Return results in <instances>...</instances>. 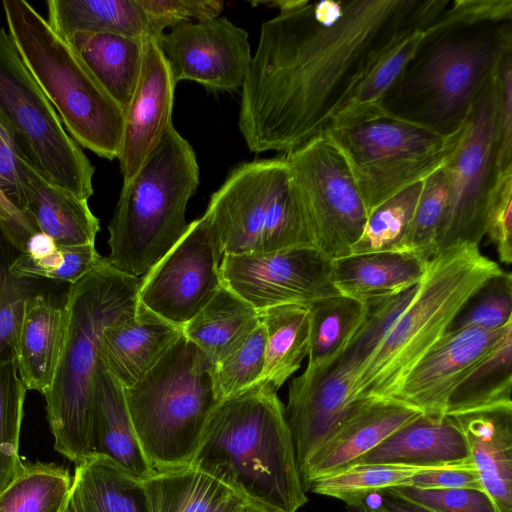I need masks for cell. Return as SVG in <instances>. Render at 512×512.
Wrapping results in <instances>:
<instances>
[{
  "label": "cell",
  "mask_w": 512,
  "mask_h": 512,
  "mask_svg": "<svg viewBox=\"0 0 512 512\" xmlns=\"http://www.w3.org/2000/svg\"><path fill=\"white\" fill-rule=\"evenodd\" d=\"M437 38L403 82L411 106L405 118L442 134L458 129L502 53L512 46L510 24L480 33Z\"/></svg>",
  "instance_id": "11"
},
{
  "label": "cell",
  "mask_w": 512,
  "mask_h": 512,
  "mask_svg": "<svg viewBox=\"0 0 512 512\" xmlns=\"http://www.w3.org/2000/svg\"><path fill=\"white\" fill-rule=\"evenodd\" d=\"M309 310L307 369L323 368L336 359L365 314V304L337 295L316 300Z\"/></svg>",
  "instance_id": "36"
},
{
  "label": "cell",
  "mask_w": 512,
  "mask_h": 512,
  "mask_svg": "<svg viewBox=\"0 0 512 512\" xmlns=\"http://www.w3.org/2000/svg\"><path fill=\"white\" fill-rule=\"evenodd\" d=\"M451 417L465 436L484 491L498 512H512V407Z\"/></svg>",
  "instance_id": "23"
},
{
  "label": "cell",
  "mask_w": 512,
  "mask_h": 512,
  "mask_svg": "<svg viewBox=\"0 0 512 512\" xmlns=\"http://www.w3.org/2000/svg\"><path fill=\"white\" fill-rule=\"evenodd\" d=\"M239 512H271L264 507L247 502Z\"/></svg>",
  "instance_id": "58"
},
{
  "label": "cell",
  "mask_w": 512,
  "mask_h": 512,
  "mask_svg": "<svg viewBox=\"0 0 512 512\" xmlns=\"http://www.w3.org/2000/svg\"><path fill=\"white\" fill-rule=\"evenodd\" d=\"M139 3L160 36L166 28L190 19L203 21L220 17L224 6L217 0H139Z\"/></svg>",
  "instance_id": "50"
},
{
  "label": "cell",
  "mask_w": 512,
  "mask_h": 512,
  "mask_svg": "<svg viewBox=\"0 0 512 512\" xmlns=\"http://www.w3.org/2000/svg\"><path fill=\"white\" fill-rule=\"evenodd\" d=\"M497 147V98L492 74L468 112L455 150L443 164L448 190L437 234V253L461 244L479 245L485 236L487 213L504 175L499 172Z\"/></svg>",
  "instance_id": "12"
},
{
  "label": "cell",
  "mask_w": 512,
  "mask_h": 512,
  "mask_svg": "<svg viewBox=\"0 0 512 512\" xmlns=\"http://www.w3.org/2000/svg\"><path fill=\"white\" fill-rule=\"evenodd\" d=\"M383 503L391 512H435L382 491Z\"/></svg>",
  "instance_id": "57"
},
{
  "label": "cell",
  "mask_w": 512,
  "mask_h": 512,
  "mask_svg": "<svg viewBox=\"0 0 512 512\" xmlns=\"http://www.w3.org/2000/svg\"><path fill=\"white\" fill-rule=\"evenodd\" d=\"M11 36L24 64L80 146L113 160L118 157L124 111L64 39L25 0H4Z\"/></svg>",
  "instance_id": "6"
},
{
  "label": "cell",
  "mask_w": 512,
  "mask_h": 512,
  "mask_svg": "<svg viewBox=\"0 0 512 512\" xmlns=\"http://www.w3.org/2000/svg\"><path fill=\"white\" fill-rule=\"evenodd\" d=\"M19 252L0 227V363L15 359V340L23 306L35 293L32 280L11 273V264Z\"/></svg>",
  "instance_id": "46"
},
{
  "label": "cell",
  "mask_w": 512,
  "mask_h": 512,
  "mask_svg": "<svg viewBox=\"0 0 512 512\" xmlns=\"http://www.w3.org/2000/svg\"><path fill=\"white\" fill-rule=\"evenodd\" d=\"M355 374L334 365L305 369L289 385L285 414L300 472L363 400L353 392Z\"/></svg>",
  "instance_id": "18"
},
{
  "label": "cell",
  "mask_w": 512,
  "mask_h": 512,
  "mask_svg": "<svg viewBox=\"0 0 512 512\" xmlns=\"http://www.w3.org/2000/svg\"><path fill=\"white\" fill-rule=\"evenodd\" d=\"M211 364L183 334L134 385L123 388L133 427L154 471L191 464L218 403Z\"/></svg>",
  "instance_id": "7"
},
{
  "label": "cell",
  "mask_w": 512,
  "mask_h": 512,
  "mask_svg": "<svg viewBox=\"0 0 512 512\" xmlns=\"http://www.w3.org/2000/svg\"><path fill=\"white\" fill-rule=\"evenodd\" d=\"M70 493L79 512H150L142 480L100 455L75 465Z\"/></svg>",
  "instance_id": "30"
},
{
  "label": "cell",
  "mask_w": 512,
  "mask_h": 512,
  "mask_svg": "<svg viewBox=\"0 0 512 512\" xmlns=\"http://www.w3.org/2000/svg\"><path fill=\"white\" fill-rule=\"evenodd\" d=\"M140 278L101 262L69 285L60 356L49 390L43 395L54 449L75 465L90 455L94 387L100 370L104 329L134 314Z\"/></svg>",
  "instance_id": "3"
},
{
  "label": "cell",
  "mask_w": 512,
  "mask_h": 512,
  "mask_svg": "<svg viewBox=\"0 0 512 512\" xmlns=\"http://www.w3.org/2000/svg\"><path fill=\"white\" fill-rule=\"evenodd\" d=\"M71 486L65 466L24 461L21 471L0 492V512H61Z\"/></svg>",
  "instance_id": "37"
},
{
  "label": "cell",
  "mask_w": 512,
  "mask_h": 512,
  "mask_svg": "<svg viewBox=\"0 0 512 512\" xmlns=\"http://www.w3.org/2000/svg\"><path fill=\"white\" fill-rule=\"evenodd\" d=\"M64 302L35 292L24 303L16 334L14 357L27 390L44 395L50 388L61 352Z\"/></svg>",
  "instance_id": "25"
},
{
  "label": "cell",
  "mask_w": 512,
  "mask_h": 512,
  "mask_svg": "<svg viewBox=\"0 0 512 512\" xmlns=\"http://www.w3.org/2000/svg\"><path fill=\"white\" fill-rule=\"evenodd\" d=\"M471 463L465 436L451 416L434 419L422 415L397 430L351 466L402 464L452 467Z\"/></svg>",
  "instance_id": "24"
},
{
  "label": "cell",
  "mask_w": 512,
  "mask_h": 512,
  "mask_svg": "<svg viewBox=\"0 0 512 512\" xmlns=\"http://www.w3.org/2000/svg\"><path fill=\"white\" fill-rule=\"evenodd\" d=\"M258 312L265 331L264 369L260 380L276 390L295 373L308 354L307 305L288 304Z\"/></svg>",
  "instance_id": "33"
},
{
  "label": "cell",
  "mask_w": 512,
  "mask_h": 512,
  "mask_svg": "<svg viewBox=\"0 0 512 512\" xmlns=\"http://www.w3.org/2000/svg\"><path fill=\"white\" fill-rule=\"evenodd\" d=\"M21 213L37 232L61 245L95 244L100 229L88 200L53 185L35 168L19 159Z\"/></svg>",
  "instance_id": "22"
},
{
  "label": "cell",
  "mask_w": 512,
  "mask_h": 512,
  "mask_svg": "<svg viewBox=\"0 0 512 512\" xmlns=\"http://www.w3.org/2000/svg\"><path fill=\"white\" fill-rule=\"evenodd\" d=\"M26 391L15 359L0 363V492L22 469L19 442Z\"/></svg>",
  "instance_id": "41"
},
{
  "label": "cell",
  "mask_w": 512,
  "mask_h": 512,
  "mask_svg": "<svg viewBox=\"0 0 512 512\" xmlns=\"http://www.w3.org/2000/svg\"><path fill=\"white\" fill-rule=\"evenodd\" d=\"M406 486L421 489L469 488L484 491L474 464L428 470L415 475Z\"/></svg>",
  "instance_id": "53"
},
{
  "label": "cell",
  "mask_w": 512,
  "mask_h": 512,
  "mask_svg": "<svg viewBox=\"0 0 512 512\" xmlns=\"http://www.w3.org/2000/svg\"><path fill=\"white\" fill-rule=\"evenodd\" d=\"M425 37V29H416L385 51L336 114L330 129L391 115L384 99L416 57Z\"/></svg>",
  "instance_id": "32"
},
{
  "label": "cell",
  "mask_w": 512,
  "mask_h": 512,
  "mask_svg": "<svg viewBox=\"0 0 512 512\" xmlns=\"http://www.w3.org/2000/svg\"><path fill=\"white\" fill-rule=\"evenodd\" d=\"M258 324V312L222 284L210 301L182 326V334L214 365L239 347Z\"/></svg>",
  "instance_id": "31"
},
{
  "label": "cell",
  "mask_w": 512,
  "mask_h": 512,
  "mask_svg": "<svg viewBox=\"0 0 512 512\" xmlns=\"http://www.w3.org/2000/svg\"><path fill=\"white\" fill-rule=\"evenodd\" d=\"M353 512H391L383 503V494L371 492L345 503Z\"/></svg>",
  "instance_id": "55"
},
{
  "label": "cell",
  "mask_w": 512,
  "mask_h": 512,
  "mask_svg": "<svg viewBox=\"0 0 512 512\" xmlns=\"http://www.w3.org/2000/svg\"><path fill=\"white\" fill-rule=\"evenodd\" d=\"M448 3L280 1L241 87L238 127L249 150L285 154L324 135L384 52Z\"/></svg>",
  "instance_id": "1"
},
{
  "label": "cell",
  "mask_w": 512,
  "mask_h": 512,
  "mask_svg": "<svg viewBox=\"0 0 512 512\" xmlns=\"http://www.w3.org/2000/svg\"><path fill=\"white\" fill-rule=\"evenodd\" d=\"M175 86L159 40L144 39L140 76L124 112L123 134L117 157L123 182L133 177L173 125Z\"/></svg>",
  "instance_id": "19"
},
{
  "label": "cell",
  "mask_w": 512,
  "mask_h": 512,
  "mask_svg": "<svg viewBox=\"0 0 512 512\" xmlns=\"http://www.w3.org/2000/svg\"><path fill=\"white\" fill-rule=\"evenodd\" d=\"M264 348L265 331L259 322L239 347L211 365L210 376L218 402L241 392L261 379L264 369Z\"/></svg>",
  "instance_id": "44"
},
{
  "label": "cell",
  "mask_w": 512,
  "mask_h": 512,
  "mask_svg": "<svg viewBox=\"0 0 512 512\" xmlns=\"http://www.w3.org/2000/svg\"><path fill=\"white\" fill-rule=\"evenodd\" d=\"M418 286L419 284L396 295L365 303V314L361 323L342 352L330 364L354 373L356 378L357 373L412 302Z\"/></svg>",
  "instance_id": "38"
},
{
  "label": "cell",
  "mask_w": 512,
  "mask_h": 512,
  "mask_svg": "<svg viewBox=\"0 0 512 512\" xmlns=\"http://www.w3.org/2000/svg\"><path fill=\"white\" fill-rule=\"evenodd\" d=\"M443 165L422 181V190L402 250L428 263L437 254V234L447 203Z\"/></svg>",
  "instance_id": "43"
},
{
  "label": "cell",
  "mask_w": 512,
  "mask_h": 512,
  "mask_svg": "<svg viewBox=\"0 0 512 512\" xmlns=\"http://www.w3.org/2000/svg\"><path fill=\"white\" fill-rule=\"evenodd\" d=\"M384 492L435 512H498L488 494L478 489L397 486Z\"/></svg>",
  "instance_id": "47"
},
{
  "label": "cell",
  "mask_w": 512,
  "mask_h": 512,
  "mask_svg": "<svg viewBox=\"0 0 512 512\" xmlns=\"http://www.w3.org/2000/svg\"><path fill=\"white\" fill-rule=\"evenodd\" d=\"M159 45L176 83L194 81L211 91L241 88L252 59L246 30L224 17L181 22Z\"/></svg>",
  "instance_id": "16"
},
{
  "label": "cell",
  "mask_w": 512,
  "mask_h": 512,
  "mask_svg": "<svg viewBox=\"0 0 512 512\" xmlns=\"http://www.w3.org/2000/svg\"><path fill=\"white\" fill-rule=\"evenodd\" d=\"M182 335V327L137 304L133 315L106 327L99 360L123 388L139 381Z\"/></svg>",
  "instance_id": "21"
},
{
  "label": "cell",
  "mask_w": 512,
  "mask_h": 512,
  "mask_svg": "<svg viewBox=\"0 0 512 512\" xmlns=\"http://www.w3.org/2000/svg\"><path fill=\"white\" fill-rule=\"evenodd\" d=\"M61 512H79L71 496V493L69 494V497Z\"/></svg>",
  "instance_id": "59"
},
{
  "label": "cell",
  "mask_w": 512,
  "mask_h": 512,
  "mask_svg": "<svg viewBox=\"0 0 512 512\" xmlns=\"http://www.w3.org/2000/svg\"><path fill=\"white\" fill-rule=\"evenodd\" d=\"M283 156L315 248L330 261L349 255L362 234L367 212L345 159L324 135Z\"/></svg>",
  "instance_id": "13"
},
{
  "label": "cell",
  "mask_w": 512,
  "mask_h": 512,
  "mask_svg": "<svg viewBox=\"0 0 512 512\" xmlns=\"http://www.w3.org/2000/svg\"><path fill=\"white\" fill-rule=\"evenodd\" d=\"M428 263L404 251L349 254L331 261V279L340 295L365 304L419 284Z\"/></svg>",
  "instance_id": "27"
},
{
  "label": "cell",
  "mask_w": 512,
  "mask_h": 512,
  "mask_svg": "<svg viewBox=\"0 0 512 512\" xmlns=\"http://www.w3.org/2000/svg\"><path fill=\"white\" fill-rule=\"evenodd\" d=\"M512 18L511 0H458L426 28V37L482 24H497Z\"/></svg>",
  "instance_id": "48"
},
{
  "label": "cell",
  "mask_w": 512,
  "mask_h": 512,
  "mask_svg": "<svg viewBox=\"0 0 512 512\" xmlns=\"http://www.w3.org/2000/svg\"><path fill=\"white\" fill-rule=\"evenodd\" d=\"M190 465L271 512L308 501L285 407L263 380L215 405Z\"/></svg>",
  "instance_id": "2"
},
{
  "label": "cell",
  "mask_w": 512,
  "mask_h": 512,
  "mask_svg": "<svg viewBox=\"0 0 512 512\" xmlns=\"http://www.w3.org/2000/svg\"><path fill=\"white\" fill-rule=\"evenodd\" d=\"M19 153L11 131L0 116V191L21 212L22 188Z\"/></svg>",
  "instance_id": "52"
},
{
  "label": "cell",
  "mask_w": 512,
  "mask_h": 512,
  "mask_svg": "<svg viewBox=\"0 0 512 512\" xmlns=\"http://www.w3.org/2000/svg\"><path fill=\"white\" fill-rule=\"evenodd\" d=\"M220 276L256 311L340 295L331 279V261L314 247L223 254Z\"/></svg>",
  "instance_id": "15"
},
{
  "label": "cell",
  "mask_w": 512,
  "mask_h": 512,
  "mask_svg": "<svg viewBox=\"0 0 512 512\" xmlns=\"http://www.w3.org/2000/svg\"><path fill=\"white\" fill-rule=\"evenodd\" d=\"M204 215L223 254L315 248L284 156L235 167L211 195Z\"/></svg>",
  "instance_id": "8"
},
{
  "label": "cell",
  "mask_w": 512,
  "mask_h": 512,
  "mask_svg": "<svg viewBox=\"0 0 512 512\" xmlns=\"http://www.w3.org/2000/svg\"><path fill=\"white\" fill-rule=\"evenodd\" d=\"M497 98V161L501 174L512 171V46L494 69Z\"/></svg>",
  "instance_id": "49"
},
{
  "label": "cell",
  "mask_w": 512,
  "mask_h": 512,
  "mask_svg": "<svg viewBox=\"0 0 512 512\" xmlns=\"http://www.w3.org/2000/svg\"><path fill=\"white\" fill-rule=\"evenodd\" d=\"M90 455L107 457L141 480L154 472L136 436L123 387L102 365L92 401Z\"/></svg>",
  "instance_id": "26"
},
{
  "label": "cell",
  "mask_w": 512,
  "mask_h": 512,
  "mask_svg": "<svg viewBox=\"0 0 512 512\" xmlns=\"http://www.w3.org/2000/svg\"><path fill=\"white\" fill-rule=\"evenodd\" d=\"M199 185V166L190 143L170 126L139 170L123 182L108 225V262L139 277L180 240L185 211Z\"/></svg>",
  "instance_id": "4"
},
{
  "label": "cell",
  "mask_w": 512,
  "mask_h": 512,
  "mask_svg": "<svg viewBox=\"0 0 512 512\" xmlns=\"http://www.w3.org/2000/svg\"><path fill=\"white\" fill-rule=\"evenodd\" d=\"M48 23L65 41L78 33H114L159 40L139 0H49Z\"/></svg>",
  "instance_id": "28"
},
{
  "label": "cell",
  "mask_w": 512,
  "mask_h": 512,
  "mask_svg": "<svg viewBox=\"0 0 512 512\" xmlns=\"http://www.w3.org/2000/svg\"><path fill=\"white\" fill-rule=\"evenodd\" d=\"M464 328L447 331L409 371L393 398L424 416L446 417L456 387L497 347L506 329Z\"/></svg>",
  "instance_id": "17"
},
{
  "label": "cell",
  "mask_w": 512,
  "mask_h": 512,
  "mask_svg": "<svg viewBox=\"0 0 512 512\" xmlns=\"http://www.w3.org/2000/svg\"><path fill=\"white\" fill-rule=\"evenodd\" d=\"M485 236L496 248L499 260L512 263V172L504 174L489 207Z\"/></svg>",
  "instance_id": "51"
},
{
  "label": "cell",
  "mask_w": 512,
  "mask_h": 512,
  "mask_svg": "<svg viewBox=\"0 0 512 512\" xmlns=\"http://www.w3.org/2000/svg\"><path fill=\"white\" fill-rule=\"evenodd\" d=\"M464 124L442 134L391 114L334 127L324 136L345 159L368 217L389 198L441 167L455 150Z\"/></svg>",
  "instance_id": "9"
},
{
  "label": "cell",
  "mask_w": 512,
  "mask_h": 512,
  "mask_svg": "<svg viewBox=\"0 0 512 512\" xmlns=\"http://www.w3.org/2000/svg\"><path fill=\"white\" fill-rule=\"evenodd\" d=\"M512 321V275L502 270L486 280L457 313L447 331L496 330ZM446 331V332H447Z\"/></svg>",
  "instance_id": "45"
},
{
  "label": "cell",
  "mask_w": 512,
  "mask_h": 512,
  "mask_svg": "<svg viewBox=\"0 0 512 512\" xmlns=\"http://www.w3.org/2000/svg\"><path fill=\"white\" fill-rule=\"evenodd\" d=\"M95 244L57 246L41 258L19 252L13 260L11 273L21 279L48 280L57 283L78 282L102 260Z\"/></svg>",
  "instance_id": "42"
},
{
  "label": "cell",
  "mask_w": 512,
  "mask_h": 512,
  "mask_svg": "<svg viewBox=\"0 0 512 512\" xmlns=\"http://www.w3.org/2000/svg\"><path fill=\"white\" fill-rule=\"evenodd\" d=\"M422 181L392 196L368 215L362 234L350 254L402 250L422 190Z\"/></svg>",
  "instance_id": "40"
},
{
  "label": "cell",
  "mask_w": 512,
  "mask_h": 512,
  "mask_svg": "<svg viewBox=\"0 0 512 512\" xmlns=\"http://www.w3.org/2000/svg\"><path fill=\"white\" fill-rule=\"evenodd\" d=\"M440 468L448 467L402 464L354 465L339 472L315 479L310 483L307 491L336 498L346 503L353 498L367 493L380 492L397 486H406L415 475Z\"/></svg>",
  "instance_id": "39"
},
{
  "label": "cell",
  "mask_w": 512,
  "mask_h": 512,
  "mask_svg": "<svg viewBox=\"0 0 512 512\" xmlns=\"http://www.w3.org/2000/svg\"><path fill=\"white\" fill-rule=\"evenodd\" d=\"M66 42L125 112L140 76L144 39L114 33H78Z\"/></svg>",
  "instance_id": "29"
},
{
  "label": "cell",
  "mask_w": 512,
  "mask_h": 512,
  "mask_svg": "<svg viewBox=\"0 0 512 512\" xmlns=\"http://www.w3.org/2000/svg\"><path fill=\"white\" fill-rule=\"evenodd\" d=\"M501 271L497 262L481 253L479 245L461 244L439 251L429 261L412 302L357 373L356 398H393L467 300Z\"/></svg>",
  "instance_id": "5"
},
{
  "label": "cell",
  "mask_w": 512,
  "mask_h": 512,
  "mask_svg": "<svg viewBox=\"0 0 512 512\" xmlns=\"http://www.w3.org/2000/svg\"><path fill=\"white\" fill-rule=\"evenodd\" d=\"M222 254L208 218L192 221L172 249L140 278L139 303L182 327L222 285Z\"/></svg>",
  "instance_id": "14"
},
{
  "label": "cell",
  "mask_w": 512,
  "mask_h": 512,
  "mask_svg": "<svg viewBox=\"0 0 512 512\" xmlns=\"http://www.w3.org/2000/svg\"><path fill=\"white\" fill-rule=\"evenodd\" d=\"M0 227L9 241L23 252L29 237L37 232L27 218L0 191Z\"/></svg>",
  "instance_id": "54"
},
{
  "label": "cell",
  "mask_w": 512,
  "mask_h": 512,
  "mask_svg": "<svg viewBox=\"0 0 512 512\" xmlns=\"http://www.w3.org/2000/svg\"><path fill=\"white\" fill-rule=\"evenodd\" d=\"M249 501L234 491L228 492L208 512H239Z\"/></svg>",
  "instance_id": "56"
},
{
  "label": "cell",
  "mask_w": 512,
  "mask_h": 512,
  "mask_svg": "<svg viewBox=\"0 0 512 512\" xmlns=\"http://www.w3.org/2000/svg\"><path fill=\"white\" fill-rule=\"evenodd\" d=\"M0 116L13 135L21 160L53 185L85 200L91 197L94 166L66 132L1 26Z\"/></svg>",
  "instance_id": "10"
},
{
  "label": "cell",
  "mask_w": 512,
  "mask_h": 512,
  "mask_svg": "<svg viewBox=\"0 0 512 512\" xmlns=\"http://www.w3.org/2000/svg\"><path fill=\"white\" fill-rule=\"evenodd\" d=\"M150 512H208L232 491L192 465L142 479Z\"/></svg>",
  "instance_id": "35"
},
{
  "label": "cell",
  "mask_w": 512,
  "mask_h": 512,
  "mask_svg": "<svg viewBox=\"0 0 512 512\" xmlns=\"http://www.w3.org/2000/svg\"><path fill=\"white\" fill-rule=\"evenodd\" d=\"M423 414L395 398L361 400L317 452L300 477L304 490L317 478L339 472Z\"/></svg>",
  "instance_id": "20"
},
{
  "label": "cell",
  "mask_w": 512,
  "mask_h": 512,
  "mask_svg": "<svg viewBox=\"0 0 512 512\" xmlns=\"http://www.w3.org/2000/svg\"><path fill=\"white\" fill-rule=\"evenodd\" d=\"M512 324L492 353L456 387L446 416L495 407H512Z\"/></svg>",
  "instance_id": "34"
}]
</instances>
